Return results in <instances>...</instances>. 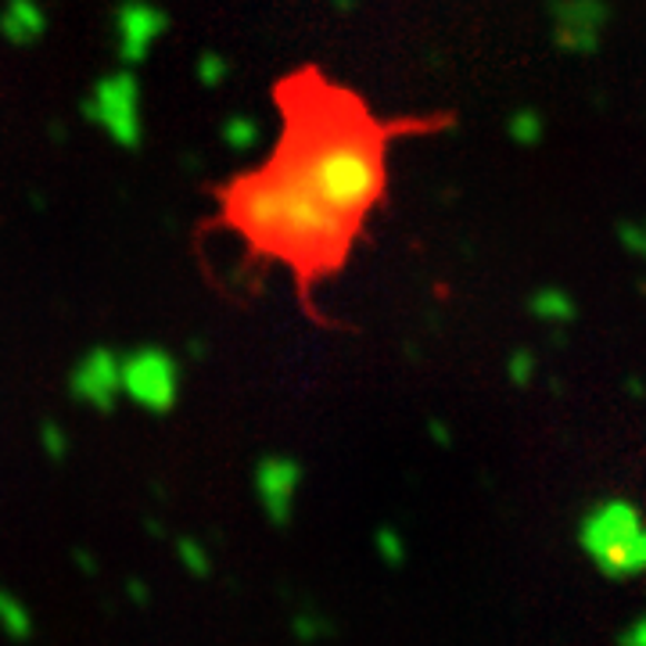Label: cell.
<instances>
[{
	"mask_svg": "<svg viewBox=\"0 0 646 646\" xmlns=\"http://www.w3.org/2000/svg\"><path fill=\"white\" fill-rule=\"evenodd\" d=\"M273 161L352 231L384 194V129L345 105L295 126Z\"/></svg>",
	"mask_w": 646,
	"mask_h": 646,
	"instance_id": "obj_1",
	"label": "cell"
},
{
	"mask_svg": "<svg viewBox=\"0 0 646 646\" xmlns=\"http://www.w3.org/2000/svg\"><path fill=\"white\" fill-rule=\"evenodd\" d=\"M0 37L11 47H32L47 37V8L40 0H4L0 4Z\"/></svg>",
	"mask_w": 646,
	"mask_h": 646,
	"instance_id": "obj_8",
	"label": "cell"
},
{
	"mask_svg": "<svg viewBox=\"0 0 646 646\" xmlns=\"http://www.w3.org/2000/svg\"><path fill=\"white\" fill-rule=\"evenodd\" d=\"M126 600L134 607H148L151 604V586L144 578H126Z\"/></svg>",
	"mask_w": 646,
	"mask_h": 646,
	"instance_id": "obj_15",
	"label": "cell"
},
{
	"mask_svg": "<svg viewBox=\"0 0 646 646\" xmlns=\"http://www.w3.org/2000/svg\"><path fill=\"white\" fill-rule=\"evenodd\" d=\"M219 137L223 144L231 148L234 155H252L263 148V140H266V123L252 116V111H234L231 119H223L219 126Z\"/></svg>",
	"mask_w": 646,
	"mask_h": 646,
	"instance_id": "obj_9",
	"label": "cell"
},
{
	"mask_svg": "<svg viewBox=\"0 0 646 646\" xmlns=\"http://www.w3.org/2000/svg\"><path fill=\"white\" fill-rule=\"evenodd\" d=\"M287 633L298 646H316L331 636V621H327V614L316 610V604H298L287 618Z\"/></svg>",
	"mask_w": 646,
	"mask_h": 646,
	"instance_id": "obj_11",
	"label": "cell"
},
{
	"mask_svg": "<svg viewBox=\"0 0 646 646\" xmlns=\"http://www.w3.org/2000/svg\"><path fill=\"white\" fill-rule=\"evenodd\" d=\"M123 399L151 417H166L180 402V363L173 352L144 345L123 355Z\"/></svg>",
	"mask_w": 646,
	"mask_h": 646,
	"instance_id": "obj_4",
	"label": "cell"
},
{
	"mask_svg": "<svg viewBox=\"0 0 646 646\" xmlns=\"http://www.w3.org/2000/svg\"><path fill=\"white\" fill-rule=\"evenodd\" d=\"M84 116L116 144V148H137L144 140V94L134 69L105 72L90 87L84 101Z\"/></svg>",
	"mask_w": 646,
	"mask_h": 646,
	"instance_id": "obj_3",
	"label": "cell"
},
{
	"mask_svg": "<svg viewBox=\"0 0 646 646\" xmlns=\"http://www.w3.org/2000/svg\"><path fill=\"white\" fill-rule=\"evenodd\" d=\"M32 633H37L32 610L11 589L0 586V636H4L8 643H29Z\"/></svg>",
	"mask_w": 646,
	"mask_h": 646,
	"instance_id": "obj_10",
	"label": "cell"
},
{
	"mask_svg": "<svg viewBox=\"0 0 646 646\" xmlns=\"http://www.w3.org/2000/svg\"><path fill=\"white\" fill-rule=\"evenodd\" d=\"M69 392L97 413L116 410V402L123 399V355L111 349L84 352L69 374Z\"/></svg>",
	"mask_w": 646,
	"mask_h": 646,
	"instance_id": "obj_7",
	"label": "cell"
},
{
	"mask_svg": "<svg viewBox=\"0 0 646 646\" xmlns=\"http://www.w3.org/2000/svg\"><path fill=\"white\" fill-rule=\"evenodd\" d=\"M302 481H305V467L295 457H284V452H270V457L255 463L252 492L258 510H263V517L273 528H287L295 521Z\"/></svg>",
	"mask_w": 646,
	"mask_h": 646,
	"instance_id": "obj_5",
	"label": "cell"
},
{
	"mask_svg": "<svg viewBox=\"0 0 646 646\" xmlns=\"http://www.w3.org/2000/svg\"><path fill=\"white\" fill-rule=\"evenodd\" d=\"M72 560H76V568L84 571V575H90V578H94L97 571H101V564H97V557L90 554V549H76Z\"/></svg>",
	"mask_w": 646,
	"mask_h": 646,
	"instance_id": "obj_16",
	"label": "cell"
},
{
	"mask_svg": "<svg viewBox=\"0 0 646 646\" xmlns=\"http://www.w3.org/2000/svg\"><path fill=\"white\" fill-rule=\"evenodd\" d=\"M169 29V14L161 11L151 0H123L116 8V22H111V32H116V55L126 69H137L151 58L155 43L166 37Z\"/></svg>",
	"mask_w": 646,
	"mask_h": 646,
	"instance_id": "obj_6",
	"label": "cell"
},
{
	"mask_svg": "<svg viewBox=\"0 0 646 646\" xmlns=\"http://www.w3.org/2000/svg\"><path fill=\"white\" fill-rule=\"evenodd\" d=\"M173 554L180 560V568L190 575V578H213L216 571V557L213 549H208L198 536H176L173 539Z\"/></svg>",
	"mask_w": 646,
	"mask_h": 646,
	"instance_id": "obj_12",
	"label": "cell"
},
{
	"mask_svg": "<svg viewBox=\"0 0 646 646\" xmlns=\"http://www.w3.org/2000/svg\"><path fill=\"white\" fill-rule=\"evenodd\" d=\"M231 219L255 245L298 263H334L355 237L349 223L327 213L313 194H305L277 161L234 187Z\"/></svg>",
	"mask_w": 646,
	"mask_h": 646,
	"instance_id": "obj_2",
	"label": "cell"
},
{
	"mask_svg": "<svg viewBox=\"0 0 646 646\" xmlns=\"http://www.w3.org/2000/svg\"><path fill=\"white\" fill-rule=\"evenodd\" d=\"M194 76H198L202 87H223L231 79V58L219 51H202L194 61Z\"/></svg>",
	"mask_w": 646,
	"mask_h": 646,
	"instance_id": "obj_13",
	"label": "cell"
},
{
	"mask_svg": "<svg viewBox=\"0 0 646 646\" xmlns=\"http://www.w3.org/2000/svg\"><path fill=\"white\" fill-rule=\"evenodd\" d=\"M69 431H65L61 424H58V420H43V424H40V449H43V457L47 460H65V457H69Z\"/></svg>",
	"mask_w": 646,
	"mask_h": 646,
	"instance_id": "obj_14",
	"label": "cell"
}]
</instances>
